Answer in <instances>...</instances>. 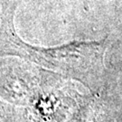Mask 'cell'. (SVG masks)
<instances>
[{
	"label": "cell",
	"mask_w": 122,
	"mask_h": 122,
	"mask_svg": "<svg viewBox=\"0 0 122 122\" xmlns=\"http://www.w3.org/2000/svg\"><path fill=\"white\" fill-rule=\"evenodd\" d=\"M0 122H17L15 109L2 100H0Z\"/></svg>",
	"instance_id": "2"
},
{
	"label": "cell",
	"mask_w": 122,
	"mask_h": 122,
	"mask_svg": "<svg viewBox=\"0 0 122 122\" xmlns=\"http://www.w3.org/2000/svg\"><path fill=\"white\" fill-rule=\"evenodd\" d=\"M17 2L3 5L0 23V56H15L30 61L44 69L77 80L86 87L98 86L104 71L107 40L74 41L52 48L26 43L17 35L14 25Z\"/></svg>",
	"instance_id": "1"
}]
</instances>
